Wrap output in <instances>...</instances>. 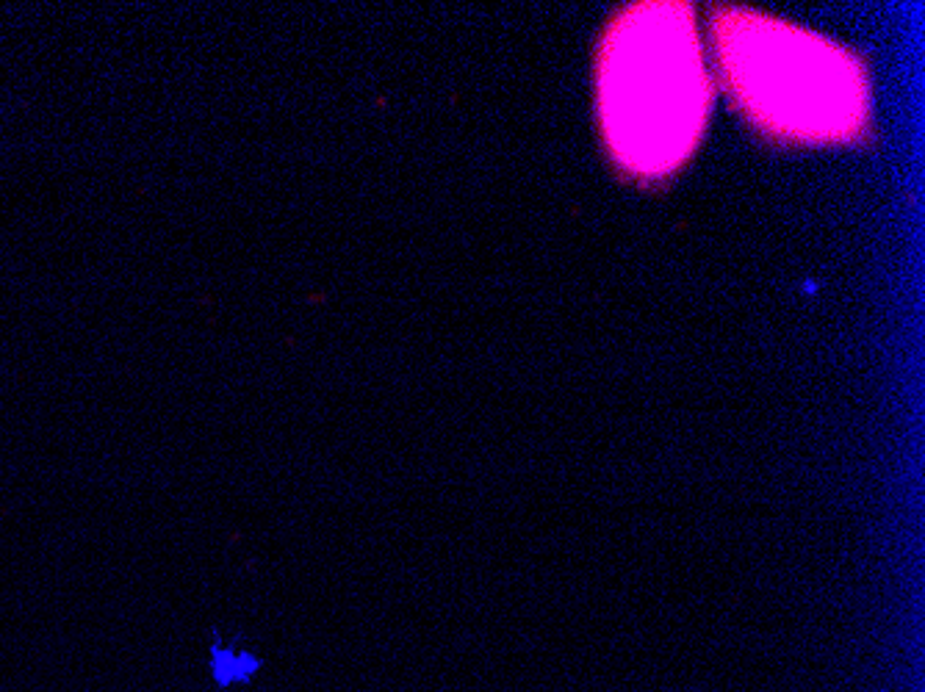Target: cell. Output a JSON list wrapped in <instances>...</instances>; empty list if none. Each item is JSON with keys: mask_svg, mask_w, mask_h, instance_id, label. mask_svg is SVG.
<instances>
[{"mask_svg": "<svg viewBox=\"0 0 925 692\" xmlns=\"http://www.w3.org/2000/svg\"><path fill=\"white\" fill-rule=\"evenodd\" d=\"M596 86L601 133L621 169L652 180L684 164L712 101L693 9H623L601 39Z\"/></svg>", "mask_w": 925, "mask_h": 692, "instance_id": "1", "label": "cell"}, {"mask_svg": "<svg viewBox=\"0 0 925 692\" xmlns=\"http://www.w3.org/2000/svg\"><path fill=\"white\" fill-rule=\"evenodd\" d=\"M712 36L731 95L771 137L826 144L865 131V70L840 45L746 9L715 14Z\"/></svg>", "mask_w": 925, "mask_h": 692, "instance_id": "2", "label": "cell"}, {"mask_svg": "<svg viewBox=\"0 0 925 692\" xmlns=\"http://www.w3.org/2000/svg\"><path fill=\"white\" fill-rule=\"evenodd\" d=\"M258 668H261V662L253 654L233 648V645H214V652H211V670H214V679L220 681V687L253 679Z\"/></svg>", "mask_w": 925, "mask_h": 692, "instance_id": "3", "label": "cell"}]
</instances>
